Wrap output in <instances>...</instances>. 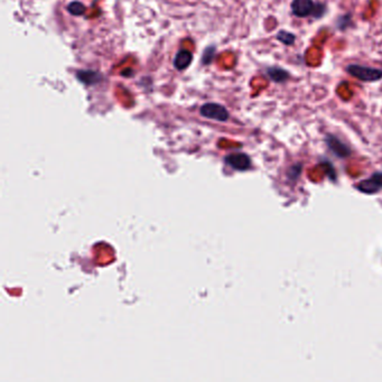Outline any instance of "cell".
Masks as SVG:
<instances>
[{"label":"cell","mask_w":382,"mask_h":382,"mask_svg":"<svg viewBox=\"0 0 382 382\" xmlns=\"http://www.w3.org/2000/svg\"><path fill=\"white\" fill-rule=\"evenodd\" d=\"M291 12L296 17L305 18L313 16L314 18H320L326 13L324 4H315L313 0H292Z\"/></svg>","instance_id":"1"},{"label":"cell","mask_w":382,"mask_h":382,"mask_svg":"<svg viewBox=\"0 0 382 382\" xmlns=\"http://www.w3.org/2000/svg\"><path fill=\"white\" fill-rule=\"evenodd\" d=\"M346 72L356 79L363 82H375L382 79V70L371 66L350 64L346 66Z\"/></svg>","instance_id":"2"},{"label":"cell","mask_w":382,"mask_h":382,"mask_svg":"<svg viewBox=\"0 0 382 382\" xmlns=\"http://www.w3.org/2000/svg\"><path fill=\"white\" fill-rule=\"evenodd\" d=\"M201 114L203 117L218 120V121H225L229 119V112L223 106L218 103H207L201 108Z\"/></svg>","instance_id":"3"},{"label":"cell","mask_w":382,"mask_h":382,"mask_svg":"<svg viewBox=\"0 0 382 382\" xmlns=\"http://www.w3.org/2000/svg\"><path fill=\"white\" fill-rule=\"evenodd\" d=\"M326 145L329 146V148L336 155V156H339L341 158L350 156V148H348L344 142H342L339 138L333 135L326 136Z\"/></svg>","instance_id":"4"},{"label":"cell","mask_w":382,"mask_h":382,"mask_svg":"<svg viewBox=\"0 0 382 382\" xmlns=\"http://www.w3.org/2000/svg\"><path fill=\"white\" fill-rule=\"evenodd\" d=\"M358 188L360 191L368 193V194H372V193L378 192L380 188H382V173L373 174L371 176V179L360 183L358 185Z\"/></svg>","instance_id":"5"},{"label":"cell","mask_w":382,"mask_h":382,"mask_svg":"<svg viewBox=\"0 0 382 382\" xmlns=\"http://www.w3.org/2000/svg\"><path fill=\"white\" fill-rule=\"evenodd\" d=\"M226 163L238 170H246L251 165V160L248 155L242 153L231 154L226 157Z\"/></svg>","instance_id":"6"},{"label":"cell","mask_w":382,"mask_h":382,"mask_svg":"<svg viewBox=\"0 0 382 382\" xmlns=\"http://www.w3.org/2000/svg\"><path fill=\"white\" fill-rule=\"evenodd\" d=\"M267 75L275 83H284L290 79L289 72L279 66H270L267 69Z\"/></svg>","instance_id":"7"},{"label":"cell","mask_w":382,"mask_h":382,"mask_svg":"<svg viewBox=\"0 0 382 382\" xmlns=\"http://www.w3.org/2000/svg\"><path fill=\"white\" fill-rule=\"evenodd\" d=\"M193 55L191 52L186 51V49H182L179 53L176 54L174 60V65L177 70H185L188 68V65L192 63Z\"/></svg>","instance_id":"8"},{"label":"cell","mask_w":382,"mask_h":382,"mask_svg":"<svg viewBox=\"0 0 382 382\" xmlns=\"http://www.w3.org/2000/svg\"><path fill=\"white\" fill-rule=\"evenodd\" d=\"M77 79L85 84H94L100 81V74L93 71H80L77 72Z\"/></svg>","instance_id":"9"},{"label":"cell","mask_w":382,"mask_h":382,"mask_svg":"<svg viewBox=\"0 0 382 382\" xmlns=\"http://www.w3.org/2000/svg\"><path fill=\"white\" fill-rule=\"evenodd\" d=\"M276 40L280 42L281 44H284V45H286V46H290L295 43L296 36H295V34H292V33H290L288 31L281 30V31L278 32V34L276 35Z\"/></svg>","instance_id":"10"},{"label":"cell","mask_w":382,"mask_h":382,"mask_svg":"<svg viewBox=\"0 0 382 382\" xmlns=\"http://www.w3.org/2000/svg\"><path fill=\"white\" fill-rule=\"evenodd\" d=\"M68 10H69V13L72 14V15L80 16V15H83V14L85 13L86 8H85L84 5L81 4V3L73 2V3H71L69 5V6H68Z\"/></svg>","instance_id":"11"},{"label":"cell","mask_w":382,"mask_h":382,"mask_svg":"<svg viewBox=\"0 0 382 382\" xmlns=\"http://www.w3.org/2000/svg\"><path fill=\"white\" fill-rule=\"evenodd\" d=\"M301 171H302V166H300V165L292 166V167L290 168L289 177H291V179H297V177H298V176H300Z\"/></svg>","instance_id":"12"}]
</instances>
